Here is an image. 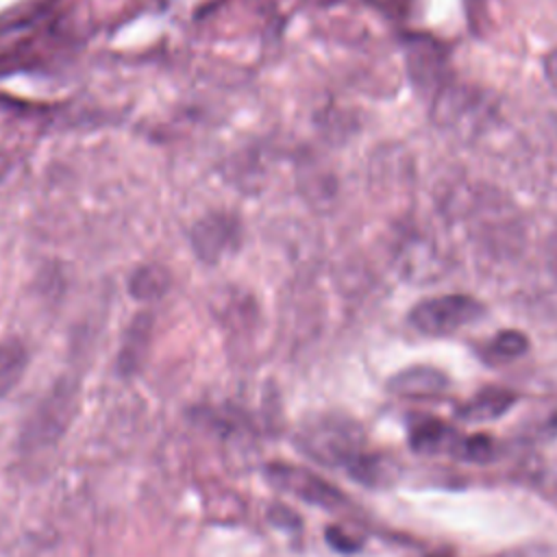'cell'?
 <instances>
[{
    "instance_id": "obj_10",
    "label": "cell",
    "mask_w": 557,
    "mask_h": 557,
    "mask_svg": "<svg viewBox=\"0 0 557 557\" xmlns=\"http://www.w3.org/2000/svg\"><path fill=\"white\" fill-rule=\"evenodd\" d=\"M146 339H148V324L144 320H139L133 329H131V335L128 339L124 342V348L120 352V361H117V368L122 374H133L139 363H141V357H144V350H146Z\"/></svg>"
},
{
    "instance_id": "obj_12",
    "label": "cell",
    "mask_w": 557,
    "mask_h": 557,
    "mask_svg": "<svg viewBox=\"0 0 557 557\" xmlns=\"http://www.w3.org/2000/svg\"><path fill=\"white\" fill-rule=\"evenodd\" d=\"M461 461H472V463H485L496 457V444L492 437L476 433V435H461L455 455Z\"/></svg>"
},
{
    "instance_id": "obj_2",
    "label": "cell",
    "mask_w": 557,
    "mask_h": 557,
    "mask_svg": "<svg viewBox=\"0 0 557 557\" xmlns=\"http://www.w3.org/2000/svg\"><path fill=\"white\" fill-rule=\"evenodd\" d=\"M76 411H78L76 385L67 381L57 383L26 418L20 433L22 448L28 453H35V450L54 446L70 429Z\"/></svg>"
},
{
    "instance_id": "obj_1",
    "label": "cell",
    "mask_w": 557,
    "mask_h": 557,
    "mask_svg": "<svg viewBox=\"0 0 557 557\" xmlns=\"http://www.w3.org/2000/svg\"><path fill=\"white\" fill-rule=\"evenodd\" d=\"M294 442L302 455L322 466L346 468L352 459L366 453V437L361 426L350 418L333 413L307 418L298 426Z\"/></svg>"
},
{
    "instance_id": "obj_13",
    "label": "cell",
    "mask_w": 557,
    "mask_h": 557,
    "mask_svg": "<svg viewBox=\"0 0 557 557\" xmlns=\"http://www.w3.org/2000/svg\"><path fill=\"white\" fill-rule=\"evenodd\" d=\"M268 520H270L274 527L283 529V531H298V529H300V516H298L294 509H289V507H285V505H281V503H274V505L268 509Z\"/></svg>"
},
{
    "instance_id": "obj_14",
    "label": "cell",
    "mask_w": 557,
    "mask_h": 557,
    "mask_svg": "<svg viewBox=\"0 0 557 557\" xmlns=\"http://www.w3.org/2000/svg\"><path fill=\"white\" fill-rule=\"evenodd\" d=\"M326 540H329V544H331L335 550H339V553H352V550L359 548V544L352 542V540H350L346 533H342L339 529H326Z\"/></svg>"
},
{
    "instance_id": "obj_4",
    "label": "cell",
    "mask_w": 557,
    "mask_h": 557,
    "mask_svg": "<svg viewBox=\"0 0 557 557\" xmlns=\"http://www.w3.org/2000/svg\"><path fill=\"white\" fill-rule=\"evenodd\" d=\"M263 476L274 490L285 492L302 503L322 509H339L346 505V496L333 483L307 468L285 461H272L263 468Z\"/></svg>"
},
{
    "instance_id": "obj_11",
    "label": "cell",
    "mask_w": 557,
    "mask_h": 557,
    "mask_svg": "<svg viewBox=\"0 0 557 557\" xmlns=\"http://www.w3.org/2000/svg\"><path fill=\"white\" fill-rule=\"evenodd\" d=\"M527 348H529L527 335L520 333V331L507 329V331H500L492 337V342L487 346V352L498 361H511V359L522 357L527 352Z\"/></svg>"
},
{
    "instance_id": "obj_15",
    "label": "cell",
    "mask_w": 557,
    "mask_h": 557,
    "mask_svg": "<svg viewBox=\"0 0 557 557\" xmlns=\"http://www.w3.org/2000/svg\"><path fill=\"white\" fill-rule=\"evenodd\" d=\"M544 74H546V78L557 87V50H553V52L544 59Z\"/></svg>"
},
{
    "instance_id": "obj_6",
    "label": "cell",
    "mask_w": 557,
    "mask_h": 557,
    "mask_svg": "<svg viewBox=\"0 0 557 557\" xmlns=\"http://www.w3.org/2000/svg\"><path fill=\"white\" fill-rule=\"evenodd\" d=\"M461 440L450 424L437 418H422L409 429V446L418 455H455Z\"/></svg>"
},
{
    "instance_id": "obj_3",
    "label": "cell",
    "mask_w": 557,
    "mask_h": 557,
    "mask_svg": "<svg viewBox=\"0 0 557 557\" xmlns=\"http://www.w3.org/2000/svg\"><path fill=\"white\" fill-rule=\"evenodd\" d=\"M485 307L468 294H444L418 302L409 311V324L429 337L453 335L459 329L479 322Z\"/></svg>"
},
{
    "instance_id": "obj_9",
    "label": "cell",
    "mask_w": 557,
    "mask_h": 557,
    "mask_svg": "<svg viewBox=\"0 0 557 557\" xmlns=\"http://www.w3.org/2000/svg\"><path fill=\"white\" fill-rule=\"evenodd\" d=\"M346 472L361 485L368 487H376V485H385L389 483V479L394 476V466L379 455H370V453H361L357 459H352L346 466Z\"/></svg>"
},
{
    "instance_id": "obj_7",
    "label": "cell",
    "mask_w": 557,
    "mask_h": 557,
    "mask_svg": "<svg viewBox=\"0 0 557 557\" xmlns=\"http://www.w3.org/2000/svg\"><path fill=\"white\" fill-rule=\"evenodd\" d=\"M516 400H518V396L509 389L487 387V389H481L472 400H468L459 409V418L470 420V422L496 420V418L505 416L516 405Z\"/></svg>"
},
{
    "instance_id": "obj_5",
    "label": "cell",
    "mask_w": 557,
    "mask_h": 557,
    "mask_svg": "<svg viewBox=\"0 0 557 557\" xmlns=\"http://www.w3.org/2000/svg\"><path fill=\"white\" fill-rule=\"evenodd\" d=\"M448 387H450L448 376H446L442 370L431 368V366H411V368H405V370L396 372V374L387 381V389H389L394 396L411 398V400L442 396Z\"/></svg>"
},
{
    "instance_id": "obj_16",
    "label": "cell",
    "mask_w": 557,
    "mask_h": 557,
    "mask_svg": "<svg viewBox=\"0 0 557 557\" xmlns=\"http://www.w3.org/2000/svg\"><path fill=\"white\" fill-rule=\"evenodd\" d=\"M548 265H550V270H553V274L557 278V235L553 237V242L548 246Z\"/></svg>"
},
{
    "instance_id": "obj_8",
    "label": "cell",
    "mask_w": 557,
    "mask_h": 557,
    "mask_svg": "<svg viewBox=\"0 0 557 557\" xmlns=\"http://www.w3.org/2000/svg\"><path fill=\"white\" fill-rule=\"evenodd\" d=\"M26 348L20 339L9 337L0 342V398L15 389L26 370Z\"/></svg>"
}]
</instances>
